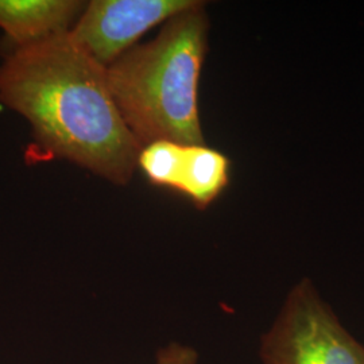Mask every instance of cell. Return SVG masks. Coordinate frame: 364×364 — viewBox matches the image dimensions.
Listing matches in <instances>:
<instances>
[{
    "label": "cell",
    "mask_w": 364,
    "mask_h": 364,
    "mask_svg": "<svg viewBox=\"0 0 364 364\" xmlns=\"http://www.w3.org/2000/svg\"><path fill=\"white\" fill-rule=\"evenodd\" d=\"M204 3L174 15L156 39L134 46L108 66L117 109L142 147L156 141L204 144L198 82L207 53Z\"/></svg>",
    "instance_id": "7a4b0ae2"
},
{
    "label": "cell",
    "mask_w": 364,
    "mask_h": 364,
    "mask_svg": "<svg viewBox=\"0 0 364 364\" xmlns=\"http://www.w3.org/2000/svg\"><path fill=\"white\" fill-rule=\"evenodd\" d=\"M0 102L30 123V156L64 158L122 186L131 181L142 146L117 109L105 68L68 34L10 48Z\"/></svg>",
    "instance_id": "6da1fadb"
},
{
    "label": "cell",
    "mask_w": 364,
    "mask_h": 364,
    "mask_svg": "<svg viewBox=\"0 0 364 364\" xmlns=\"http://www.w3.org/2000/svg\"><path fill=\"white\" fill-rule=\"evenodd\" d=\"M197 352L180 343H170L156 352V364H197Z\"/></svg>",
    "instance_id": "ba28073f"
},
{
    "label": "cell",
    "mask_w": 364,
    "mask_h": 364,
    "mask_svg": "<svg viewBox=\"0 0 364 364\" xmlns=\"http://www.w3.org/2000/svg\"><path fill=\"white\" fill-rule=\"evenodd\" d=\"M230 180V161L220 151L205 144L185 147L178 191L198 209L208 207Z\"/></svg>",
    "instance_id": "8992f818"
},
{
    "label": "cell",
    "mask_w": 364,
    "mask_h": 364,
    "mask_svg": "<svg viewBox=\"0 0 364 364\" xmlns=\"http://www.w3.org/2000/svg\"><path fill=\"white\" fill-rule=\"evenodd\" d=\"M185 147V144L171 141L146 144L138 156V168L144 170L149 181L156 186L178 191Z\"/></svg>",
    "instance_id": "52a82bcc"
},
{
    "label": "cell",
    "mask_w": 364,
    "mask_h": 364,
    "mask_svg": "<svg viewBox=\"0 0 364 364\" xmlns=\"http://www.w3.org/2000/svg\"><path fill=\"white\" fill-rule=\"evenodd\" d=\"M197 0H93L68 37L103 68L134 48L151 27L193 7Z\"/></svg>",
    "instance_id": "277c9868"
},
{
    "label": "cell",
    "mask_w": 364,
    "mask_h": 364,
    "mask_svg": "<svg viewBox=\"0 0 364 364\" xmlns=\"http://www.w3.org/2000/svg\"><path fill=\"white\" fill-rule=\"evenodd\" d=\"M85 7L78 0H0V28L9 48L68 34Z\"/></svg>",
    "instance_id": "5b68a950"
},
{
    "label": "cell",
    "mask_w": 364,
    "mask_h": 364,
    "mask_svg": "<svg viewBox=\"0 0 364 364\" xmlns=\"http://www.w3.org/2000/svg\"><path fill=\"white\" fill-rule=\"evenodd\" d=\"M260 358L264 364H364V346L304 281L263 335Z\"/></svg>",
    "instance_id": "3957f363"
}]
</instances>
